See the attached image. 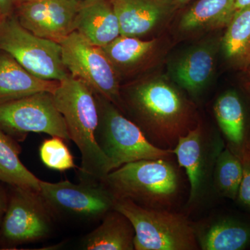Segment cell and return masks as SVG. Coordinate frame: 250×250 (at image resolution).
Wrapping results in <instances>:
<instances>
[{"label": "cell", "instance_id": "d6a6232c", "mask_svg": "<svg viewBox=\"0 0 250 250\" xmlns=\"http://www.w3.org/2000/svg\"><path fill=\"white\" fill-rule=\"evenodd\" d=\"M3 21L2 18H1V16H0V23H1V21Z\"/></svg>", "mask_w": 250, "mask_h": 250}, {"label": "cell", "instance_id": "44dd1931", "mask_svg": "<svg viewBox=\"0 0 250 250\" xmlns=\"http://www.w3.org/2000/svg\"><path fill=\"white\" fill-rule=\"evenodd\" d=\"M214 67L213 51L197 47L186 54L174 68V75L180 85L190 93L198 92L209 80Z\"/></svg>", "mask_w": 250, "mask_h": 250}, {"label": "cell", "instance_id": "d6986e66", "mask_svg": "<svg viewBox=\"0 0 250 250\" xmlns=\"http://www.w3.org/2000/svg\"><path fill=\"white\" fill-rule=\"evenodd\" d=\"M214 113L230 149L237 154L248 147L244 110L238 95L233 91L224 93L215 104Z\"/></svg>", "mask_w": 250, "mask_h": 250}, {"label": "cell", "instance_id": "277c9868", "mask_svg": "<svg viewBox=\"0 0 250 250\" xmlns=\"http://www.w3.org/2000/svg\"><path fill=\"white\" fill-rule=\"evenodd\" d=\"M95 95L99 113L95 140L109 161L111 171L134 161L170 159L174 155L172 149L152 144L141 128L122 114L114 104Z\"/></svg>", "mask_w": 250, "mask_h": 250}, {"label": "cell", "instance_id": "7402d4cb", "mask_svg": "<svg viewBox=\"0 0 250 250\" xmlns=\"http://www.w3.org/2000/svg\"><path fill=\"white\" fill-rule=\"evenodd\" d=\"M223 49L233 62L242 63L250 58V4L235 13L224 36Z\"/></svg>", "mask_w": 250, "mask_h": 250}, {"label": "cell", "instance_id": "3957f363", "mask_svg": "<svg viewBox=\"0 0 250 250\" xmlns=\"http://www.w3.org/2000/svg\"><path fill=\"white\" fill-rule=\"evenodd\" d=\"M115 199L147 208L171 210L179 196L180 176L170 159H143L112 170L102 180Z\"/></svg>", "mask_w": 250, "mask_h": 250}, {"label": "cell", "instance_id": "6da1fadb", "mask_svg": "<svg viewBox=\"0 0 250 250\" xmlns=\"http://www.w3.org/2000/svg\"><path fill=\"white\" fill-rule=\"evenodd\" d=\"M125 103L148 140L162 149H173L179 138L195 128L189 125L188 108L182 95L163 81L136 85Z\"/></svg>", "mask_w": 250, "mask_h": 250}, {"label": "cell", "instance_id": "cb8c5ba5", "mask_svg": "<svg viewBox=\"0 0 250 250\" xmlns=\"http://www.w3.org/2000/svg\"><path fill=\"white\" fill-rule=\"evenodd\" d=\"M213 171L219 193L230 200H236L243 174L241 159L229 147H224L215 159Z\"/></svg>", "mask_w": 250, "mask_h": 250}, {"label": "cell", "instance_id": "52a82bcc", "mask_svg": "<svg viewBox=\"0 0 250 250\" xmlns=\"http://www.w3.org/2000/svg\"><path fill=\"white\" fill-rule=\"evenodd\" d=\"M80 183L41 180L40 192L56 218L83 222L102 220L113 209L115 199L102 181L77 172Z\"/></svg>", "mask_w": 250, "mask_h": 250}, {"label": "cell", "instance_id": "1f68e13d", "mask_svg": "<svg viewBox=\"0 0 250 250\" xmlns=\"http://www.w3.org/2000/svg\"><path fill=\"white\" fill-rule=\"evenodd\" d=\"M76 1H82V2H86V1H95V0H76Z\"/></svg>", "mask_w": 250, "mask_h": 250}, {"label": "cell", "instance_id": "603a6c76", "mask_svg": "<svg viewBox=\"0 0 250 250\" xmlns=\"http://www.w3.org/2000/svg\"><path fill=\"white\" fill-rule=\"evenodd\" d=\"M155 40L143 41L139 38L121 35L111 43L102 47L117 71L137 65L155 46Z\"/></svg>", "mask_w": 250, "mask_h": 250}, {"label": "cell", "instance_id": "4316f807", "mask_svg": "<svg viewBox=\"0 0 250 250\" xmlns=\"http://www.w3.org/2000/svg\"><path fill=\"white\" fill-rule=\"evenodd\" d=\"M16 0H0V16L2 20L14 14Z\"/></svg>", "mask_w": 250, "mask_h": 250}, {"label": "cell", "instance_id": "ffe728a7", "mask_svg": "<svg viewBox=\"0 0 250 250\" xmlns=\"http://www.w3.org/2000/svg\"><path fill=\"white\" fill-rule=\"evenodd\" d=\"M21 152L16 140L0 128V182L9 187L40 191L41 179L23 165Z\"/></svg>", "mask_w": 250, "mask_h": 250}, {"label": "cell", "instance_id": "9a60e30c", "mask_svg": "<svg viewBox=\"0 0 250 250\" xmlns=\"http://www.w3.org/2000/svg\"><path fill=\"white\" fill-rule=\"evenodd\" d=\"M59 83V81L32 75L10 54L0 50V104L41 92L53 93Z\"/></svg>", "mask_w": 250, "mask_h": 250}, {"label": "cell", "instance_id": "ba28073f", "mask_svg": "<svg viewBox=\"0 0 250 250\" xmlns=\"http://www.w3.org/2000/svg\"><path fill=\"white\" fill-rule=\"evenodd\" d=\"M0 50L42 80L61 81L69 75L62 62L60 44L27 30L14 14L0 23Z\"/></svg>", "mask_w": 250, "mask_h": 250}, {"label": "cell", "instance_id": "7c38bea8", "mask_svg": "<svg viewBox=\"0 0 250 250\" xmlns=\"http://www.w3.org/2000/svg\"><path fill=\"white\" fill-rule=\"evenodd\" d=\"M172 152L179 166L185 169L190 184L188 204H194L203 194L210 167L215 164L211 163V154L200 126L179 138Z\"/></svg>", "mask_w": 250, "mask_h": 250}, {"label": "cell", "instance_id": "83f0119b", "mask_svg": "<svg viewBox=\"0 0 250 250\" xmlns=\"http://www.w3.org/2000/svg\"><path fill=\"white\" fill-rule=\"evenodd\" d=\"M9 193L4 187V183L0 182V225L7 208Z\"/></svg>", "mask_w": 250, "mask_h": 250}, {"label": "cell", "instance_id": "484cf974", "mask_svg": "<svg viewBox=\"0 0 250 250\" xmlns=\"http://www.w3.org/2000/svg\"><path fill=\"white\" fill-rule=\"evenodd\" d=\"M243 164V174L236 200L246 209L250 210V146L236 154Z\"/></svg>", "mask_w": 250, "mask_h": 250}, {"label": "cell", "instance_id": "4dcf8cb0", "mask_svg": "<svg viewBox=\"0 0 250 250\" xmlns=\"http://www.w3.org/2000/svg\"><path fill=\"white\" fill-rule=\"evenodd\" d=\"M40 1V0H16V6L18 4H24V3L33 2V1Z\"/></svg>", "mask_w": 250, "mask_h": 250}, {"label": "cell", "instance_id": "4fadbf2b", "mask_svg": "<svg viewBox=\"0 0 250 250\" xmlns=\"http://www.w3.org/2000/svg\"><path fill=\"white\" fill-rule=\"evenodd\" d=\"M123 36L146 35L178 7L174 0H110Z\"/></svg>", "mask_w": 250, "mask_h": 250}, {"label": "cell", "instance_id": "f546056e", "mask_svg": "<svg viewBox=\"0 0 250 250\" xmlns=\"http://www.w3.org/2000/svg\"><path fill=\"white\" fill-rule=\"evenodd\" d=\"M174 1L179 7V6L188 4L189 1H192V0H174Z\"/></svg>", "mask_w": 250, "mask_h": 250}, {"label": "cell", "instance_id": "8992f818", "mask_svg": "<svg viewBox=\"0 0 250 250\" xmlns=\"http://www.w3.org/2000/svg\"><path fill=\"white\" fill-rule=\"evenodd\" d=\"M9 193L0 225V246L11 249L49 238L57 218L40 191L11 187Z\"/></svg>", "mask_w": 250, "mask_h": 250}, {"label": "cell", "instance_id": "9c48e42d", "mask_svg": "<svg viewBox=\"0 0 250 250\" xmlns=\"http://www.w3.org/2000/svg\"><path fill=\"white\" fill-rule=\"evenodd\" d=\"M59 44L69 74L84 82L94 93L122 108L120 75L103 48L90 43L76 31Z\"/></svg>", "mask_w": 250, "mask_h": 250}, {"label": "cell", "instance_id": "5bb4252c", "mask_svg": "<svg viewBox=\"0 0 250 250\" xmlns=\"http://www.w3.org/2000/svg\"><path fill=\"white\" fill-rule=\"evenodd\" d=\"M75 31L93 45L103 47L121 35L119 21L110 0L83 2Z\"/></svg>", "mask_w": 250, "mask_h": 250}, {"label": "cell", "instance_id": "30bf717a", "mask_svg": "<svg viewBox=\"0 0 250 250\" xmlns=\"http://www.w3.org/2000/svg\"><path fill=\"white\" fill-rule=\"evenodd\" d=\"M0 128L22 141L29 133H43L71 141L63 116L49 92L0 104Z\"/></svg>", "mask_w": 250, "mask_h": 250}, {"label": "cell", "instance_id": "d4e9b609", "mask_svg": "<svg viewBox=\"0 0 250 250\" xmlns=\"http://www.w3.org/2000/svg\"><path fill=\"white\" fill-rule=\"evenodd\" d=\"M65 141L58 136H52L44 140L41 145V161L51 170L62 172L76 167L73 156Z\"/></svg>", "mask_w": 250, "mask_h": 250}, {"label": "cell", "instance_id": "2e32d148", "mask_svg": "<svg viewBox=\"0 0 250 250\" xmlns=\"http://www.w3.org/2000/svg\"><path fill=\"white\" fill-rule=\"evenodd\" d=\"M135 230L129 219L116 209L109 210L100 225L80 243L85 250H134Z\"/></svg>", "mask_w": 250, "mask_h": 250}, {"label": "cell", "instance_id": "7a4b0ae2", "mask_svg": "<svg viewBox=\"0 0 250 250\" xmlns=\"http://www.w3.org/2000/svg\"><path fill=\"white\" fill-rule=\"evenodd\" d=\"M52 95L70 139L80 149L82 163L78 172L103 180L111 170L109 161L95 140L99 113L95 93L84 82L69 74L59 81Z\"/></svg>", "mask_w": 250, "mask_h": 250}, {"label": "cell", "instance_id": "ac0fdd59", "mask_svg": "<svg viewBox=\"0 0 250 250\" xmlns=\"http://www.w3.org/2000/svg\"><path fill=\"white\" fill-rule=\"evenodd\" d=\"M236 0H198L180 21L184 31L228 27L236 13Z\"/></svg>", "mask_w": 250, "mask_h": 250}, {"label": "cell", "instance_id": "8fae6325", "mask_svg": "<svg viewBox=\"0 0 250 250\" xmlns=\"http://www.w3.org/2000/svg\"><path fill=\"white\" fill-rule=\"evenodd\" d=\"M82 4L76 0H40L17 5L14 14L27 30L59 43L75 31Z\"/></svg>", "mask_w": 250, "mask_h": 250}, {"label": "cell", "instance_id": "e0dca14e", "mask_svg": "<svg viewBox=\"0 0 250 250\" xmlns=\"http://www.w3.org/2000/svg\"><path fill=\"white\" fill-rule=\"evenodd\" d=\"M195 232L203 250H242L250 245V225L234 218L213 220Z\"/></svg>", "mask_w": 250, "mask_h": 250}, {"label": "cell", "instance_id": "5b68a950", "mask_svg": "<svg viewBox=\"0 0 250 250\" xmlns=\"http://www.w3.org/2000/svg\"><path fill=\"white\" fill-rule=\"evenodd\" d=\"M113 209L126 217L135 230L136 250H196L195 227L171 210L147 208L128 199H116Z\"/></svg>", "mask_w": 250, "mask_h": 250}, {"label": "cell", "instance_id": "f1b7e54d", "mask_svg": "<svg viewBox=\"0 0 250 250\" xmlns=\"http://www.w3.org/2000/svg\"><path fill=\"white\" fill-rule=\"evenodd\" d=\"M249 4H250V0H236V11Z\"/></svg>", "mask_w": 250, "mask_h": 250}]
</instances>
